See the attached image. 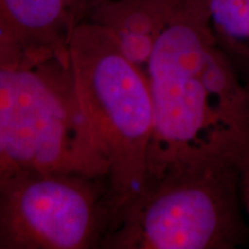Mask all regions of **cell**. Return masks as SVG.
I'll return each mask as SVG.
<instances>
[{
    "label": "cell",
    "mask_w": 249,
    "mask_h": 249,
    "mask_svg": "<svg viewBox=\"0 0 249 249\" xmlns=\"http://www.w3.org/2000/svg\"><path fill=\"white\" fill-rule=\"evenodd\" d=\"M74 26L67 0H0V34L23 49L68 54Z\"/></svg>",
    "instance_id": "52a82bcc"
},
{
    "label": "cell",
    "mask_w": 249,
    "mask_h": 249,
    "mask_svg": "<svg viewBox=\"0 0 249 249\" xmlns=\"http://www.w3.org/2000/svg\"><path fill=\"white\" fill-rule=\"evenodd\" d=\"M68 58L93 142L107 164L108 232L147 185L150 90L110 31L93 21L74 26Z\"/></svg>",
    "instance_id": "3957f363"
},
{
    "label": "cell",
    "mask_w": 249,
    "mask_h": 249,
    "mask_svg": "<svg viewBox=\"0 0 249 249\" xmlns=\"http://www.w3.org/2000/svg\"><path fill=\"white\" fill-rule=\"evenodd\" d=\"M28 170L107 179L68 54L30 51L0 34V186Z\"/></svg>",
    "instance_id": "7a4b0ae2"
},
{
    "label": "cell",
    "mask_w": 249,
    "mask_h": 249,
    "mask_svg": "<svg viewBox=\"0 0 249 249\" xmlns=\"http://www.w3.org/2000/svg\"><path fill=\"white\" fill-rule=\"evenodd\" d=\"M234 164L227 157L167 170L120 214L101 248L235 249L249 245Z\"/></svg>",
    "instance_id": "277c9868"
},
{
    "label": "cell",
    "mask_w": 249,
    "mask_h": 249,
    "mask_svg": "<svg viewBox=\"0 0 249 249\" xmlns=\"http://www.w3.org/2000/svg\"><path fill=\"white\" fill-rule=\"evenodd\" d=\"M231 160L234 164L238 174V185L242 207L249 217V129L236 143L231 154Z\"/></svg>",
    "instance_id": "ba28073f"
},
{
    "label": "cell",
    "mask_w": 249,
    "mask_h": 249,
    "mask_svg": "<svg viewBox=\"0 0 249 249\" xmlns=\"http://www.w3.org/2000/svg\"><path fill=\"white\" fill-rule=\"evenodd\" d=\"M177 5L178 0H107L86 20L110 31L124 55L142 71Z\"/></svg>",
    "instance_id": "8992f818"
},
{
    "label": "cell",
    "mask_w": 249,
    "mask_h": 249,
    "mask_svg": "<svg viewBox=\"0 0 249 249\" xmlns=\"http://www.w3.org/2000/svg\"><path fill=\"white\" fill-rule=\"evenodd\" d=\"M245 1H246V4H247L248 7H249V0H245Z\"/></svg>",
    "instance_id": "30bf717a"
},
{
    "label": "cell",
    "mask_w": 249,
    "mask_h": 249,
    "mask_svg": "<svg viewBox=\"0 0 249 249\" xmlns=\"http://www.w3.org/2000/svg\"><path fill=\"white\" fill-rule=\"evenodd\" d=\"M142 73L154 114L147 183L178 165L231 157L249 129V89L198 0H178Z\"/></svg>",
    "instance_id": "6da1fadb"
},
{
    "label": "cell",
    "mask_w": 249,
    "mask_h": 249,
    "mask_svg": "<svg viewBox=\"0 0 249 249\" xmlns=\"http://www.w3.org/2000/svg\"><path fill=\"white\" fill-rule=\"evenodd\" d=\"M105 1L107 0H67V5L74 23L76 24L86 20L93 9Z\"/></svg>",
    "instance_id": "9c48e42d"
},
{
    "label": "cell",
    "mask_w": 249,
    "mask_h": 249,
    "mask_svg": "<svg viewBox=\"0 0 249 249\" xmlns=\"http://www.w3.org/2000/svg\"><path fill=\"white\" fill-rule=\"evenodd\" d=\"M107 182L28 170L0 186V249L101 248L108 230Z\"/></svg>",
    "instance_id": "5b68a950"
}]
</instances>
